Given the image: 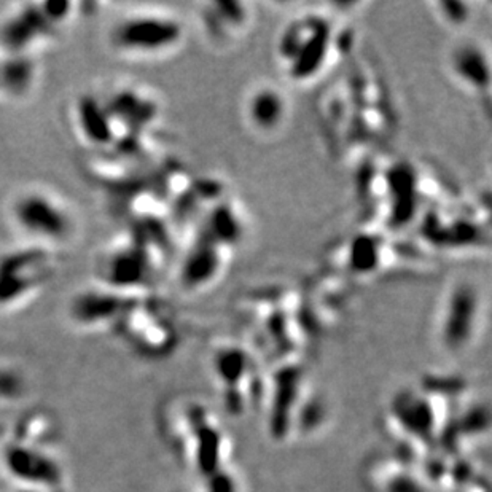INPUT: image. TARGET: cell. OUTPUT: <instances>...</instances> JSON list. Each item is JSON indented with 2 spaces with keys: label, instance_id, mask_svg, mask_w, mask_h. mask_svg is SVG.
I'll return each mask as SVG.
<instances>
[{
  "label": "cell",
  "instance_id": "obj_13",
  "mask_svg": "<svg viewBox=\"0 0 492 492\" xmlns=\"http://www.w3.org/2000/svg\"><path fill=\"white\" fill-rule=\"evenodd\" d=\"M121 301L115 295L90 292L77 300L75 312L81 320H99L120 310Z\"/></svg>",
  "mask_w": 492,
  "mask_h": 492
},
{
  "label": "cell",
  "instance_id": "obj_3",
  "mask_svg": "<svg viewBox=\"0 0 492 492\" xmlns=\"http://www.w3.org/2000/svg\"><path fill=\"white\" fill-rule=\"evenodd\" d=\"M481 292L475 284L456 281L448 288L438 319V333L449 351L467 347L481 319Z\"/></svg>",
  "mask_w": 492,
  "mask_h": 492
},
{
  "label": "cell",
  "instance_id": "obj_8",
  "mask_svg": "<svg viewBox=\"0 0 492 492\" xmlns=\"http://www.w3.org/2000/svg\"><path fill=\"white\" fill-rule=\"evenodd\" d=\"M201 21L211 40L225 45L251 25V7L242 2H209L201 7Z\"/></svg>",
  "mask_w": 492,
  "mask_h": 492
},
{
  "label": "cell",
  "instance_id": "obj_1",
  "mask_svg": "<svg viewBox=\"0 0 492 492\" xmlns=\"http://www.w3.org/2000/svg\"><path fill=\"white\" fill-rule=\"evenodd\" d=\"M354 31L340 29L327 13L307 11L284 27L276 44L282 72L295 83H306L325 72L336 58L352 51Z\"/></svg>",
  "mask_w": 492,
  "mask_h": 492
},
{
  "label": "cell",
  "instance_id": "obj_9",
  "mask_svg": "<svg viewBox=\"0 0 492 492\" xmlns=\"http://www.w3.org/2000/svg\"><path fill=\"white\" fill-rule=\"evenodd\" d=\"M449 67L453 75L467 90L477 94L489 93L491 62L488 51L475 41H464L454 46L449 55Z\"/></svg>",
  "mask_w": 492,
  "mask_h": 492
},
{
  "label": "cell",
  "instance_id": "obj_16",
  "mask_svg": "<svg viewBox=\"0 0 492 492\" xmlns=\"http://www.w3.org/2000/svg\"><path fill=\"white\" fill-rule=\"evenodd\" d=\"M418 483L410 475L403 473L392 481V488H386V492H423V489L416 486Z\"/></svg>",
  "mask_w": 492,
  "mask_h": 492
},
{
  "label": "cell",
  "instance_id": "obj_10",
  "mask_svg": "<svg viewBox=\"0 0 492 492\" xmlns=\"http://www.w3.org/2000/svg\"><path fill=\"white\" fill-rule=\"evenodd\" d=\"M50 20L45 13L35 10L34 7L25 10L22 13L13 18L2 32L4 44L11 50L25 48L26 45L31 44L35 37L48 29Z\"/></svg>",
  "mask_w": 492,
  "mask_h": 492
},
{
  "label": "cell",
  "instance_id": "obj_6",
  "mask_svg": "<svg viewBox=\"0 0 492 492\" xmlns=\"http://www.w3.org/2000/svg\"><path fill=\"white\" fill-rule=\"evenodd\" d=\"M46 257L37 251L10 253L0 262V303L25 295L45 279Z\"/></svg>",
  "mask_w": 492,
  "mask_h": 492
},
{
  "label": "cell",
  "instance_id": "obj_7",
  "mask_svg": "<svg viewBox=\"0 0 492 492\" xmlns=\"http://www.w3.org/2000/svg\"><path fill=\"white\" fill-rule=\"evenodd\" d=\"M244 115L253 131L272 134L282 128L288 115L286 94L270 83L252 88L244 102Z\"/></svg>",
  "mask_w": 492,
  "mask_h": 492
},
{
  "label": "cell",
  "instance_id": "obj_4",
  "mask_svg": "<svg viewBox=\"0 0 492 492\" xmlns=\"http://www.w3.org/2000/svg\"><path fill=\"white\" fill-rule=\"evenodd\" d=\"M230 258V247L201 233L182 263L180 279L185 288H204L223 274Z\"/></svg>",
  "mask_w": 492,
  "mask_h": 492
},
{
  "label": "cell",
  "instance_id": "obj_2",
  "mask_svg": "<svg viewBox=\"0 0 492 492\" xmlns=\"http://www.w3.org/2000/svg\"><path fill=\"white\" fill-rule=\"evenodd\" d=\"M182 39V22L174 16L161 13L129 16L114 31L118 48L134 55H159L174 50Z\"/></svg>",
  "mask_w": 492,
  "mask_h": 492
},
{
  "label": "cell",
  "instance_id": "obj_15",
  "mask_svg": "<svg viewBox=\"0 0 492 492\" xmlns=\"http://www.w3.org/2000/svg\"><path fill=\"white\" fill-rule=\"evenodd\" d=\"M211 477V484H207L206 492H238L234 479L223 470L213 472Z\"/></svg>",
  "mask_w": 492,
  "mask_h": 492
},
{
  "label": "cell",
  "instance_id": "obj_14",
  "mask_svg": "<svg viewBox=\"0 0 492 492\" xmlns=\"http://www.w3.org/2000/svg\"><path fill=\"white\" fill-rule=\"evenodd\" d=\"M434 8L441 20L451 26L464 25L470 18V10L464 2H437L434 4Z\"/></svg>",
  "mask_w": 492,
  "mask_h": 492
},
{
  "label": "cell",
  "instance_id": "obj_12",
  "mask_svg": "<svg viewBox=\"0 0 492 492\" xmlns=\"http://www.w3.org/2000/svg\"><path fill=\"white\" fill-rule=\"evenodd\" d=\"M147 272L144 255L135 252V248L120 251L107 263V279L115 286H138L147 279Z\"/></svg>",
  "mask_w": 492,
  "mask_h": 492
},
{
  "label": "cell",
  "instance_id": "obj_5",
  "mask_svg": "<svg viewBox=\"0 0 492 492\" xmlns=\"http://www.w3.org/2000/svg\"><path fill=\"white\" fill-rule=\"evenodd\" d=\"M15 217L27 233L40 236V238H64L70 228L66 212L55 201L40 193L26 194L18 201L15 206Z\"/></svg>",
  "mask_w": 492,
  "mask_h": 492
},
{
  "label": "cell",
  "instance_id": "obj_11",
  "mask_svg": "<svg viewBox=\"0 0 492 492\" xmlns=\"http://www.w3.org/2000/svg\"><path fill=\"white\" fill-rule=\"evenodd\" d=\"M79 121L81 131L93 144L104 145L114 139V126L109 112L100 107L94 98L83 96L79 100Z\"/></svg>",
  "mask_w": 492,
  "mask_h": 492
}]
</instances>
